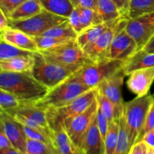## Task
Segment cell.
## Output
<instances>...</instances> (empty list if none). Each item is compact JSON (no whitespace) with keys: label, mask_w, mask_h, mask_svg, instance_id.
I'll use <instances>...</instances> for the list:
<instances>
[{"label":"cell","mask_w":154,"mask_h":154,"mask_svg":"<svg viewBox=\"0 0 154 154\" xmlns=\"http://www.w3.org/2000/svg\"><path fill=\"white\" fill-rule=\"evenodd\" d=\"M37 45L38 51H44V50L51 49V48H55L59 45H63L67 42H71L73 40H68V39L59 38L51 37V36L47 35H37L32 36ZM76 40V39H75Z\"/></svg>","instance_id":"33"},{"label":"cell","mask_w":154,"mask_h":154,"mask_svg":"<svg viewBox=\"0 0 154 154\" xmlns=\"http://www.w3.org/2000/svg\"><path fill=\"white\" fill-rule=\"evenodd\" d=\"M117 21L109 24L107 29L95 42L83 49L86 58L90 63H99L107 59H111V42L114 36V26Z\"/></svg>","instance_id":"11"},{"label":"cell","mask_w":154,"mask_h":154,"mask_svg":"<svg viewBox=\"0 0 154 154\" xmlns=\"http://www.w3.org/2000/svg\"><path fill=\"white\" fill-rule=\"evenodd\" d=\"M0 152H1V154H23L21 152H20L19 150L15 149L14 147L7 149V150H0Z\"/></svg>","instance_id":"48"},{"label":"cell","mask_w":154,"mask_h":154,"mask_svg":"<svg viewBox=\"0 0 154 154\" xmlns=\"http://www.w3.org/2000/svg\"><path fill=\"white\" fill-rule=\"evenodd\" d=\"M68 20L67 17L58 16L43 9L40 13L21 21L10 22V26L18 29L31 36L42 35L53 27Z\"/></svg>","instance_id":"7"},{"label":"cell","mask_w":154,"mask_h":154,"mask_svg":"<svg viewBox=\"0 0 154 154\" xmlns=\"http://www.w3.org/2000/svg\"><path fill=\"white\" fill-rule=\"evenodd\" d=\"M52 139L57 154H81L70 139L63 126L53 131Z\"/></svg>","instance_id":"20"},{"label":"cell","mask_w":154,"mask_h":154,"mask_svg":"<svg viewBox=\"0 0 154 154\" xmlns=\"http://www.w3.org/2000/svg\"><path fill=\"white\" fill-rule=\"evenodd\" d=\"M1 128L5 131L12 145L23 154H27V137L23 126L5 111H1Z\"/></svg>","instance_id":"14"},{"label":"cell","mask_w":154,"mask_h":154,"mask_svg":"<svg viewBox=\"0 0 154 154\" xmlns=\"http://www.w3.org/2000/svg\"><path fill=\"white\" fill-rule=\"evenodd\" d=\"M129 18L122 17L114 26V32L111 46V59L126 61L138 51L135 39L126 30Z\"/></svg>","instance_id":"8"},{"label":"cell","mask_w":154,"mask_h":154,"mask_svg":"<svg viewBox=\"0 0 154 154\" xmlns=\"http://www.w3.org/2000/svg\"><path fill=\"white\" fill-rule=\"evenodd\" d=\"M142 50L147 53H154V35L152 36L150 40L145 44Z\"/></svg>","instance_id":"47"},{"label":"cell","mask_w":154,"mask_h":154,"mask_svg":"<svg viewBox=\"0 0 154 154\" xmlns=\"http://www.w3.org/2000/svg\"><path fill=\"white\" fill-rule=\"evenodd\" d=\"M75 7L90 8L96 10V0H71Z\"/></svg>","instance_id":"43"},{"label":"cell","mask_w":154,"mask_h":154,"mask_svg":"<svg viewBox=\"0 0 154 154\" xmlns=\"http://www.w3.org/2000/svg\"><path fill=\"white\" fill-rule=\"evenodd\" d=\"M8 111H14V112L18 113V114L26 116V117L37 122L38 123H39L41 126H43L47 130L52 132L51 129H50L49 125H48L46 110L41 108V107L37 106L35 104L20 103L18 107L14 108V109L8 110Z\"/></svg>","instance_id":"19"},{"label":"cell","mask_w":154,"mask_h":154,"mask_svg":"<svg viewBox=\"0 0 154 154\" xmlns=\"http://www.w3.org/2000/svg\"><path fill=\"white\" fill-rule=\"evenodd\" d=\"M1 40L26 51L32 52L38 51V48L33 38L18 29L9 26L2 31Z\"/></svg>","instance_id":"17"},{"label":"cell","mask_w":154,"mask_h":154,"mask_svg":"<svg viewBox=\"0 0 154 154\" xmlns=\"http://www.w3.org/2000/svg\"><path fill=\"white\" fill-rule=\"evenodd\" d=\"M154 67V53H147L139 50L125 61L123 71L126 76L133 71L140 69Z\"/></svg>","instance_id":"18"},{"label":"cell","mask_w":154,"mask_h":154,"mask_svg":"<svg viewBox=\"0 0 154 154\" xmlns=\"http://www.w3.org/2000/svg\"><path fill=\"white\" fill-rule=\"evenodd\" d=\"M39 2L43 9L67 18L75 8L71 0H39Z\"/></svg>","instance_id":"25"},{"label":"cell","mask_w":154,"mask_h":154,"mask_svg":"<svg viewBox=\"0 0 154 154\" xmlns=\"http://www.w3.org/2000/svg\"><path fill=\"white\" fill-rule=\"evenodd\" d=\"M90 90L91 88L87 85L70 78L67 81L49 90L45 97L35 102V105L45 110L60 108L71 103Z\"/></svg>","instance_id":"6"},{"label":"cell","mask_w":154,"mask_h":154,"mask_svg":"<svg viewBox=\"0 0 154 154\" xmlns=\"http://www.w3.org/2000/svg\"><path fill=\"white\" fill-rule=\"evenodd\" d=\"M96 116L86 132L80 149L81 154H105V141L98 126Z\"/></svg>","instance_id":"16"},{"label":"cell","mask_w":154,"mask_h":154,"mask_svg":"<svg viewBox=\"0 0 154 154\" xmlns=\"http://www.w3.org/2000/svg\"><path fill=\"white\" fill-rule=\"evenodd\" d=\"M126 76L123 71L121 70L112 76L105 78L96 87L98 93L105 96L114 102L122 113H123L125 104L122 95V87Z\"/></svg>","instance_id":"13"},{"label":"cell","mask_w":154,"mask_h":154,"mask_svg":"<svg viewBox=\"0 0 154 154\" xmlns=\"http://www.w3.org/2000/svg\"><path fill=\"white\" fill-rule=\"evenodd\" d=\"M34 54L26 57H20L6 60H0L1 72H32L34 66Z\"/></svg>","instance_id":"21"},{"label":"cell","mask_w":154,"mask_h":154,"mask_svg":"<svg viewBox=\"0 0 154 154\" xmlns=\"http://www.w3.org/2000/svg\"><path fill=\"white\" fill-rule=\"evenodd\" d=\"M23 130L25 132L27 138H29V139L42 141V142L46 143V144H53L52 137L48 135V134L42 132L41 131L36 130V129H32V128L27 127V126H23Z\"/></svg>","instance_id":"36"},{"label":"cell","mask_w":154,"mask_h":154,"mask_svg":"<svg viewBox=\"0 0 154 154\" xmlns=\"http://www.w3.org/2000/svg\"><path fill=\"white\" fill-rule=\"evenodd\" d=\"M147 154H154V148H151V147H148V150H147Z\"/></svg>","instance_id":"49"},{"label":"cell","mask_w":154,"mask_h":154,"mask_svg":"<svg viewBox=\"0 0 154 154\" xmlns=\"http://www.w3.org/2000/svg\"><path fill=\"white\" fill-rule=\"evenodd\" d=\"M20 102L10 92L0 88V108L1 111H8L18 107Z\"/></svg>","instance_id":"35"},{"label":"cell","mask_w":154,"mask_h":154,"mask_svg":"<svg viewBox=\"0 0 154 154\" xmlns=\"http://www.w3.org/2000/svg\"><path fill=\"white\" fill-rule=\"evenodd\" d=\"M12 147H14L9 140L8 137L7 136L5 131L1 128V130H0V150H7V149L12 148Z\"/></svg>","instance_id":"44"},{"label":"cell","mask_w":154,"mask_h":154,"mask_svg":"<svg viewBox=\"0 0 154 154\" xmlns=\"http://www.w3.org/2000/svg\"><path fill=\"white\" fill-rule=\"evenodd\" d=\"M108 25L105 23L96 24L84 29L77 36L76 41L82 49L96 40L108 28Z\"/></svg>","instance_id":"24"},{"label":"cell","mask_w":154,"mask_h":154,"mask_svg":"<svg viewBox=\"0 0 154 154\" xmlns=\"http://www.w3.org/2000/svg\"><path fill=\"white\" fill-rule=\"evenodd\" d=\"M113 1L117 5V8L120 10V14H121V16L123 17L129 18V12L131 0H113Z\"/></svg>","instance_id":"41"},{"label":"cell","mask_w":154,"mask_h":154,"mask_svg":"<svg viewBox=\"0 0 154 154\" xmlns=\"http://www.w3.org/2000/svg\"><path fill=\"white\" fill-rule=\"evenodd\" d=\"M27 0H0V10L8 17Z\"/></svg>","instance_id":"37"},{"label":"cell","mask_w":154,"mask_h":154,"mask_svg":"<svg viewBox=\"0 0 154 154\" xmlns=\"http://www.w3.org/2000/svg\"><path fill=\"white\" fill-rule=\"evenodd\" d=\"M120 120H113L110 123L108 133L105 140V154H115L119 133Z\"/></svg>","instance_id":"31"},{"label":"cell","mask_w":154,"mask_h":154,"mask_svg":"<svg viewBox=\"0 0 154 154\" xmlns=\"http://www.w3.org/2000/svg\"><path fill=\"white\" fill-rule=\"evenodd\" d=\"M141 141H144L148 147L154 148V130L147 132L144 135Z\"/></svg>","instance_id":"45"},{"label":"cell","mask_w":154,"mask_h":154,"mask_svg":"<svg viewBox=\"0 0 154 154\" xmlns=\"http://www.w3.org/2000/svg\"><path fill=\"white\" fill-rule=\"evenodd\" d=\"M43 10L39 0H27L17 9H15L8 17L10 22L21 21L35 16Z\"/></svg>","instance_id":"22"},{"label":"cell","mask_w":154,"mask_h":154,"mask_svg":"<svg viewBox=\"0 0 154 154\" xmlns=\"http://www.w3.org/2000/svg\"><path fill=\"white\" fill-rule=\"evenodd\" d=\"M153 100V96L147 94L140 97L136 96L132 100L125 102L123 117L126 120L131 146L136 143L138 135L144 128Z\"/></svg>","instance_id":"3"},{"label":"cell","mask_w":154,"mask_h":154,"mask_svg":"<svg viewBox=\"0 0 154 154\" xmlns=\"http://www.w3.org/2000/svg\"><path fill=\"white\" fill-rule=\"evenodd\" d=\"M96 10L102 21L108 25L122 17L120 10L113 0H96Z\"/></svg>","instance_id":"23"},{"label":"cell","mask_w":154,"mask_h":154,"mask_svg":"<svg viewBox=\"0 0 154 154\" xmlns=\"http://www.w3.org/2000/svg\"><path fill=\"white\" fill-rule=\"evenodd\" d=\"M10 26V21L4 12L0 10V31L6 29Z\"/></svg>","instance_id":"46"},{"label":"cell","mask_w":154,"mask_h":154,"mask_svg":"<svg viewBox=\"0 0 154 154\" xmlns=\"http://www.w3.org/2000/svg\"><path fill=\"white\" fill-rule=\"evenodd\" d=\"M97 112L98 102L96 99L85 111L72 118L66 119L63 122V126L69 138L79 150L82 145L86 132L96 117Z\"/></svg>","instance_id":"10"},{"label":"cell","mask_w":154,"mask_h":154,"mask_svg":"<svg viewBox=\"0 0 154 154\" xmlns=\"http://www.w3.org/2000/svg\"><path fill=\"white\" fill-rule=\"evenodd\" d=\"M47 59L66 66H84L90 63L76 40L71 41L51 49L38 51Z\"/></svg>","instance_id":"9"},{"label":"cell","mask_w":154,"mask_h":154,"mask_svg":"<svg viewBox=\"0 0 154 154\" xmlns=\"http://www.w3.org/2000/svg\"><path fill=\"white\" fill-rule=\"evenodd\" d=\"M79 10L80 16H81V25L83 30L91 26L104 23L101 19L96 10L90 8L77 7Z\"/></svg>","instance_id":"32"},{"label":"cell","mask_w":154,"mask_h":154,"mask_svg":"<svg viewBox=\"0 0 154 154\" xmlns=\"http://www.w3.org/2000/svg\"><path fill=\"white\" fill-rule=\"evenodd\" d=\"M35 63L32 70L33 77L48 90L67 81L81 66H66L50 60L39 51L34 53Z\"/></svg>","instance_id":"2"},{"label":"cell","mask_w":154,"mask_h":154,"mask_svg":"<svg viewBox=\"0 0 154 154\" xmlns=\"http://www.w3.org/2000/svg\"><path fill=\"white\" fill-rule=\"evenodd\" d=\"M42 35L51 36V37L68 39V40H75L78 36V33L75 31L68 20L63 23L59 24L51 28V29L48 30Z\"/></svg>","instance_id":"27"},{"label":"cell","mask_w":154,"mask_h":154,"mask_svg":"<svg viewBox=\"0 0 154 154\" xmlns=\"http://www.w3.org/2000/svg\"><path fill=\"white\" fill-rule=\"evenodd\" d=\"M68 20H69V22L70 23L72 26L75 29V31L78 33V35L83 31L81 21V16H80V12L78 8L75 7L74 10L72 11L71 14L68 17Z\"/></svg>","instance_id":"39"},{"label":"cell","mask_w":154,"mask_h":154,"mask_svg":"<svg viewBox=\"0 0 154 154\" xmlns=\"http://www.w3.org/2000/svg\"><path fill=\"white\" fill-rule=\"evenodd\" d=\"M35 52L26 51L1 40L0 42V60H6L20 57H26L34 54Z\"/></svg>","instance_id":"29"},{"label":"cell","mask_w":154,"mask_h":154,"mask_svg":"<svg viewBox=\"0 0 154 154\" xmlns=\"http://www.w3.org/2000/svg\"><path fill=\"white\" fill-rule=\"evenodd\" d=\"M97 89L93 88L65 106L46 109L47 118L51 132L63 126V122L66 119L75 117L88 109L97 99Z\"/></svg>","instance_id":"5"},{"label":"cell","mask_w":154,"mask_h":154,"mask_svg":"<svg viewBox=\"0 0 154 154\" xmlns=\"http://www.w3.org/2000/svg\"><path fill=\"white\" fill-rule=\"evenodd\" d=\"M154 11V0H131L129 18L134 19Z\"/></svg>","instance_id":"30"},{"label":"cell","mask_w":154,"mask_h":154,"mask_svg":"<svg viewBox=\"0 0 154 154\" xmlns=\"http://www.w3.org/2000/svg\"><path fill=\"white\" fill-rule=\"evenodd\" d=\"M97 102L98 109L108 119L110 123L113 120H120L123 116V113L120 112L114 102L104 95L98 93Z\"/></svg>","instance_id":"26"},{"label":"cell","mask_w":154,"mask_h":154,"mask_svg":"<svg viewBox=\"0 0 154 154\" xmlns=\"http://www.w3.org/2000/svg\"><path fill=\"white\" fill-rule=\"evenodd\" d=\"M96 118H97V123L99 131H100V133L102 135V138H103L104 141H105V137H106L107 133H108V128H109L110 121L101 111H99V109H98Z\"/></svg>","instance_id":"40"},{"label":"cell","mask_w":154,"mask_h":154,"mask_svg":"<svg viewBox=\"0 0 154 154\" xmlns=\"http://www.w3.org/2000/svg\"><path fill=\"white\" fill-rule=\"evenodd\" d=\"M148 147L143 141L134 144L129 150V154H147Z\"/></svg>","instance_id":"42"},{"label":"cell","mask_w":154,"mask_h":154,"mask_svg":"<svg viewBox=\"0 0 154 154\" xmlns=\"http://www.w3.org/2000/svg\"><path fill=\"white\" fill-rule=\"evenodd\" d=\"M125 62L107 59L99 63H90L80 68L71 78L85 84L90 88H96L105 78L123 70Z\"/></svg>","instance_id":"4"},{"label":"cell","mask_w":154,"mask_h":154,"mask_svg":"<svg viewBox=\"0 0 154 154\" xmlns=\"http://www.w3.org/2000/svg\"><path fill=\"white\" fill-rule=\"evenodd\" d=\"M152 130H154V100L151 107H150L148 114H147V119H146L145 123H144V128H143L142 131L141 132L140 135H138V139H137L136 142L141 141V140H142L144 135H145L147 132Z\"/></svg>","instance_id":"38"},{"label":"cell","mask_w":154,"mask_h":154,"mask_svg":"<svg viewBox=\"0 0 154 154\" xmlns=\"http://www.w3.org/2000/svg\"><path fill=\"white\" fill-rule=\"evenodd\" d=\"M26 152L27 154H57L53 144L29 138L27 139Z\"/></svg>","instance_id":"34"},{"label":"cell","mask_w":154,"mask_h":154,"mask_svg":"<svg viewBox=\"0 0 154 154\" xmlns=\"http://www.w3.org/2000/svg\"><path fill=\"white\" fill-rule=\"evenodd\" d=\"M131 147L132 146L129 141V132H128L126 120L123 114V116L120 117V123H119L118 140H117L115 154H129Z\"/></svg>","instance_id":"28"},{"label":"cell","mask_w":154,"mask_h":154,"mask_svg":"<svg viewBox=\"0 0 154 154\" xmlns=\"http://www.w3.org/2000/svg\"><path fill=\"white\" fill-rule=\"evenodd\" d=\"M126 84L129 90L137 96L148 94L154 81V67L140 69L129 74Z\"/></svg>","instance_id":"15"},{"label":"cell","mask_w":154,"mask_h":154,"mask_svg":"<svg viewBox=\"0 0 154 154\" xmlns=\"http://www.w3.org/2000/svg\"><path fill=\"white\" fill-rule=\"evenodd\" d=\"M0 88L10 92L20 103L35 104L49 91L32 72H0Z\"/></svg>","instance_id":"1"},{"label":"cell","mask_w":154,"mask_h":154,"mask_svg":"<svg viewBox=\"0 0 154 154\" xmlns=\"http://www.w3.org/2000/svg\"><path fill=\"white\" fill-rule=\"evenodd\" d=\"M126 30L136 42L138 51L142 49L154 35V11L144 14L134 19H129Z\"/></svg>","instance_id":"12"}]
</instances>
